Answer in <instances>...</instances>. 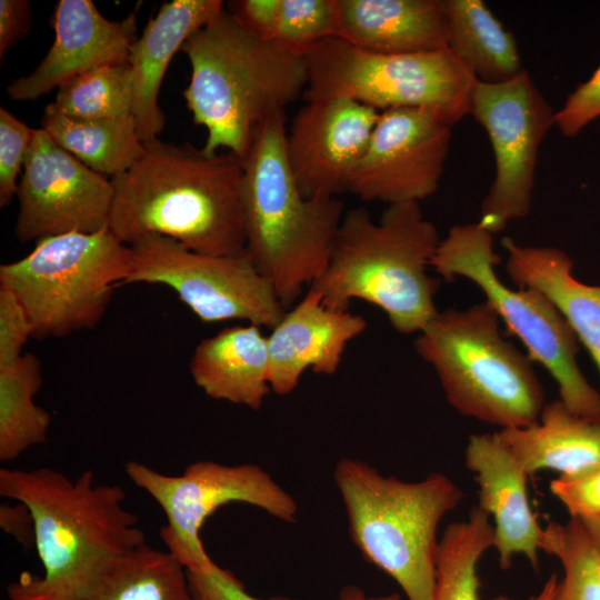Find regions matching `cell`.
I'll return each mask as SVG.
<instances>
[{"label":"cell","mask_w":600,"mask_h":600,"mask_svg":"<svg viewBox=\"0 0 600 600\" xmlns=\"http://www.w3.org/2000/svg\"><path fill=\"white\" fill-rule=\"evenodd\" d=\"M0 494L29 509L43 568L11 582L9 600H87L117 558L146 543L124 491L97 483L91 470L72 480L50 468H2Z\"/></svg>","instance_id":"6da1fadb"},{"label":"cell","mask_w":600,"mask_h":600,"mask_svg":"<svg viewBox=\"0 0 600 600\" xmlns=\"http://www.w3.org/2000/svg\"><path fill=\"white\" fill-rule=\"evenodd\" d=\"M243 161L189 143H144L136 163L113 178L109 230L123 243L151 234L210 256L244 252Z\"/></svg>","instance_id":"7a4b0ae2"},{"label":"cell","mask_w":600,"mask_h":600,"mask_svg":"<svg viewBox=\"0 0 600 600\" xmlns=\"http://www.w3.org/2000/svg\"><path fill=\"white\" fill-rule=\"evenodd\" d=\"M191 77L182 96L203 126V151L221 148L242 161L260 126L296 101L308 82L304 56L244 29L227 10L183 43Z\"/></svg>","instance_id":"3957f363"},{"label":"cell","mask_w":600,"mask_h":600,"mask_svg":"<svg viewBox=\"0 0 600 600\" xmlns=\"http://www.w3.org/2000/svg\"><path fill=\"white\" fill-rule=\"evenodd\" d=\"M419 202L387 206L378 221L363 208L347 211L324 272L309 289L334 310L352 300L381 309L402 334L419 333L437 314L439 280L428 267L439 246Z\"/></svg>","instance_id":"277c9868"},{"label":"cell","mask_w":600,"mask_h":600,"mask_svg":"<svg viewBox=\"0 0 600 600\" xmlns=\"http://www.w3.org/2000/svg\"><path fill=\"white\" fill-rule=\"evenodd\" d=\"M283 111L258 129L243 160L244 252L287 309L327 269L346 213L338 197L306 198L286 158Z\"/></svg>","instance_id":"5b68a950"},{"label":"cell","mask_w":600,"mask_h":600,"mask_svg":"<svg viewBox=\"0 0 600 600\" xmlns=\"http://www.w3.org/2000/svg\"><path fill=\"white\" fill-rule=\"evenodd\" d=\"M333 478L363 558L390 576L408 600H433L438 527L463 499L462 490L440 472L408 482L350 458L338 461Z\"/></svg>","instance_id":"8992f818"},{"label":"cell","mask_w":600,"mask_h":600,"mask_svg":"<svg viewBox=\"0 0 600 600\" xmlns=\"http://www.w3.org/2000/svg\"><path fill=\"white\" fill-rule=\"evenodd\" d=\"M414 348L459 413L501 429L538 421L544 396L532 360L503 338L500 319L486 301L438 311Z\"/></svg>","instance_id":"52a82bcc"},{"label":"cell","mask_w":600,"mask_h":600,"mask_svg":"<svg viewBox=\"0 0 600 600\" xmlns=\"http://www.w3.org/2000/svg\"><path fill=\"white\" fill-rule=\"evenodd\" d=\"M130 263V247L110 230L67 232L39 239L26 257L1 264L0 286L22 302L34 338H60L101 321Z\"/></svg>","instance_id":"ba28073f"},{"label":"cell","mask_w":600,"mask_h":600,"mask_svg":"<svg viewBox=\"0 0 600 600\" xmlns=\"http://www.w3.org/2000/svg\"><path fill=\"white\" fill-rule=\"evenodd\" d=\"M493 233L478 222L457 224L440 240L430 267L446 281L473 282L500 321L526 347L529 358L554 379L559 400L572 412L600 421V392L584 378L577 361L578 339L554 303L534 288H509L496 267Z\"/></svg>","instance_id":"9c48e42d"},{"label":"cell","mask_w":600,"mask_h":600,"mask_svg":"<svg viewBox=\"0 0 600 600\" xmlns=\"http://www.w3.org/2000/svg\"><path fill=\"white\" fill-rule=\"evenodd\" d=\"M304 60L306 102L347 98L380 112L429 109L452 127L470 114L478 82L448 48L384 54L332 37L314 46Z\"/></svg>","instance_id":"30bf717a"},{"label":"cell","mask_w":600,"mask_h":600,"mask_svg":"<svg viewBox=\"0 0 600 600\" xmlns=\"http://www.w3.org/2000/svg\"><path fill=\"white\" fill-rule=\"evenodd\" d=\"M124 471L163 510L167 522L160 537L188 571H207L216 566L200 532L206 520L223 506L248 503L288 523L298 517L293 497L253 463L227 466L200 460L187 466L181 474L169 476L139 461H128Z\"/></svg>","instance_id":"8fae6325"},{"label":"cell","mask_w":600,"mask_h":600,"mask_svg":"<svg viewBox=\"0 0 600 600\" xmlns=\"http://www.w3.org/2000/svg\"><path fill=\"white\" fill-rule=\"evenodd\" d=\"M129 247L131 263L126 283L171 288L202 322L244 320L272 329L287 311L246 252L203 254L158 234Z\"/></svg>","instance_id":"7c38bea8"},{"label":"cell","mask_w":600,"mask_h":600,"mask_svg":"<svg viewBox=\"0 0 600 600\" xmlns=\"http://www.w3.org/2000/svg\"><path fill=\"white\" fill-rule=\"evenodd\" d=\"M470 114L486 130L494 157V179L478 223L491 233L528 216L539 148L554 126L550 103L523 70L496 84L477 82Z\"/></svg>","instance_id":"4fadbf2b"},{"label":"cell","mask_w":600,"mask_h":600,"mask_svg":"<svg viewBox=\"0 0 600 600\" xmlns=\"http://www.w3.org/2000/svg\"><path fill=\"white\" fill-rule=\"evenodd\" d=\"M14 233L21 242L67 232L109 230L111 179L34 130L17 191Z\"/></svg>","instance_id":"5bb4252c"},{"label":"cell","mask_w":600,"mask_h":600,"mask_svg":"<svg viewBox=\"0 0 600 600\" xmlns=\"http://www.w3.org/2000/svg\"><path fill=\"white\" fill-rule=\"evenodd\" d=\"M451 138L452 126L432 110L381 111L348 191L388 206L420 202L438 189Z\"/></svg>","instance_id":"9a60e30c"},{"label":"cell","mask_w":600,"mask_h":600,"mask_svg":"<svg viewBox=\"0 0 600 600\" xmlns=\"http://www.w3.org/2000/svg\"><path fill=\"white\" fill-rule=\"evenodd\" d=\"M380 111L347 98L307 101L286 134V158L302 196L331 198L348 191Z\"/></svg>","instance_id":"2e32d148"},{"label":"cell","mask_w":600,"mask_h":600,"mask_svg":"<svg viewBox=\"0 0 600 600\" xmlns=\"http://www.w3.org/2000/svg\"><path fill=\"white\" fill-rule=\"evenodd\" d=\"M51 22L52 46L31 73L7 86L10 99L36 100L92 69L128 63L138 39L137 11L112 21L91 0H60Z\"/></svg>","instance_id":"e0dca14e"},{"label":"cell","mask_w":600,"mask_h":600,"mask_svg":"<svg viewBox=\"0 0 600 600\" xmlns=\"http://www.w3.org/2000/svg\"><path fill=\"white\" fill-rule=\"evenodd\" d=\"M366 329L362 316L330 309L317 291L308 289L267 337L271 392L291 393L308 369L336 373L348 343Z\"/></svg>","instance_id":"ac0fdd59"},{"label":"cell","mask_w":600,"mask_h":600,"mask_svg":"<svg viewBox=\"0 0 600 600\" xmlns=\"http://www.w3.org/2000/svg\"><path fill=\"white\" fill-rule=\"evenodd\" d=\"M464 458L479 488V507L493 519V548L501 569H508L512 558L522 554L537 570L543 528L529 503V476L498 432L471 434Z\"/></svg>","instance_id":"d6986e66"},{"label":"cell","mask_w":600,"mask_h":600,"mask_svg":"<svg viewBox=\"0 0 600 600\" xmlns=\"http://www.w3.org/2000/svg\"><path fill=\"white\" fill-rule=\"evenodd\" d=\"M220 0L164 2L134 41L128 63L133 76V117L143 143L158 139L164 114L158 103L167 68L186 40L223 11Z\"/></svg>","instance_id":"ffe728a7"},{"label":"cell","mask_w":600,"mask_h":600,"mask_svg":"<svg viewBox=\"0 0 600 600\" xmlns=\"http://www.w3.org/2000/svg\"><path fill=\"white\" fill-rule=\"evenodd\" d=\"M336 38L366 51L401 54L448 48L443 0H337Z\"/></svg>","instance_id":"44dd1931"},{"label":"cell","mask_w":600,"mask_h":600,"mask_svg":"<svg viewBox=\"0 0 600 600\" xmlns=\"http://www.w3.org/2000/svg\"><path fill=\"white\" fill-rule=\"evenodd\" d=\"M190 373L208 397L258 410L271 392L267 337L251 323L224 328L198 343Z\"/></svg>","instance_id":"7402d4cb"},{"label":"cell","mask_w":600,"mask_h":600,"mask_svg":"<svg viewBox=\"0 0 600 600\" xmlns=\"http://www.w3.org/2000/svg\"><path fill=\"white\" fill-rule=\"evenodd\" d=\"M508 253L506 269L518 288L543 292L587 348L600 373V286L581 282L572 273V260L556 247L520 246L501 240Z\"/></svg>","instance_id":"603a6c76"},{"label":"cell","mask_w":600,"mask_h":600,"mask_svg":"<svg viewBox=\"0 0 600 600\" xmlns=\"http://www.w3.org/2000/svg\"><path fill=\"white\" fill-rule=\"evenodd\" d=\"M498 434L528 476L540 470L572 476L600 464V421L572 412L559 399L544 404L534 423Z\"/></svg>","instance_id":"cb8c5ba5"},{"label":"cell","mask_w":600,"mask_h":600,"mask_svg":"<svg viewBox=\"0 0 600 600\" xmlns=\"http://www.w3.org/2000/svg\"><path fill=\"white\" fill-rule=\"evenodd\" d=\"M447 46L479 82L496 84L524 69L513 34L482 0H443Z\"/></svg>","instance_id":"d4e9b609"},{"label":"cell","mask_w":600,"mask_h":600,"mask_svg":"<svg viewBox=\"0 0 600 600\" xmlns=\"http://www.w3.org/2000/svg\"><path fill=\"white\" fill-rule=\"evenodd\" d=\"M41 129L87 167L110 179L130 169L144 151L133 114L104 119L76 118L49 103Z\"/></svg>","instance_id":"484cf974"},{"label":"cell","mask_w":600,"mask_h":600,"mask_svg":"<svg viewBox=\"0 0 600 600\" xmlns=\"http://www.w3.org/2000/svg\"><path fill=\"white\" fill-rule=\"evenodd\" d=\"M87 600H192L187 569L147 543L117 558Z\"/></svg>","instance_id":"4316f807"},{"label":"cell","mask_w":600,"mask_h":600,"mask_svg":"<svg viewBox=\"0 0 600 600\" xmlns=\"http://www.w3.org/2000/svg\"><path fill=\"white\" fill-rule=\"evenodd\" d=\"M41 384V363L33 353H23L16 364L0 370L1 462L46 442L51 416L34 402Z\"/></svg>","instance_id":"83f0119b"},{"label":"cell","mask_w":600,"mask_h":600,"mask_svg":"<svg viewBox=\"0 0 600 600\" xmlns=\"http://www.w3.org/2000/svg\"><path fill=\"white\" fill-rule=\"evenodd\" d=\"M493 537L490 517L479 506L446 528L436 556L433 600H480L477 567L493 548Z\"/></svg>","instance_id":"f1b7e54d"},{"label":"cell","mask_w":600,"mask_h":600,"mask_svg":"<svg viewBox=\"0 0 600 600\" xmlns=\"http://www.w3.org/2000/svg\"><path fill=\"white\" fill-rule=\"evenodd\" d=\"M133 76L129 63L103 66L64 82L53 107L86 119L122 118L133 114Z\"/></svg>","instance_id":"f546056e"},{"label":"cell","mask_w":600,"mask_h":600,"mask_svg":"<svg viewBox=\"0 0 600 600\" xmlns=\"http://www.w3.org/2000/svg\"><path fill=\"white\" fill-rule=\"evenodd\" d=\"M540 550L556 557L563 569L552 600H600V551L580 520L548 521Z\"/></svg>","instance_id":"4dcf8cb0"},{"label":"cell","mask_w":600,"mask_h":600,"mask_svg":"<svg viewBox=\"0 0 600 600\" xmlns=\"http://www.w3.org/2000/svg\"><path fill=\"white\" fill-rule=\"evenodd\" d=\"M337 0H281L274 42L306 56L314 46L336 37Z\"/></svg>","instance_id":"1f68e13d"},{"label":"cell","mask_w":600,"mask_h":600,"mask_svg":"<svg viewBox=\"0 0 600 600\" xmlns=\"http://www.w3.org/2000/svg\"><path fill=\"white\" fill-rule=\"evenodd\" d=\"M36 129L29 128L9 110L0 108V207L17 194V181L26 161Z\"/></svg>","instance_id":"d6a6232c"},{"label":"cell","mask_w":600,"mask_h":600,"mask_svg":"<svg viewBox=\"0 0 600 600\" xmlns=\"http://www.w3.org/2000/svg\"><path fill=\"white\" fill-rule=\"evenodd\" d=\"M549 487L571 519L600 518V464L577 474L559 476Z\"/></svg>","instance_id":"836d02e7"},{"label":"cell","mask_w":600,"mask_h":600,"mask_svg":"<svg viewBox=\"0 0 600 600\" xmlns=\"http://www.w3.org/2000/svg\"><path fill=\"white\" fill-rule=\"evenodd\" d=\"M33 337V326L19 298L0 286V370L16 364L22 348Z\"/></svg>","instance_id":"e575fe53"},{"label":"cell","mask_w":600,"mask_h":600,"mask_svg":"<svg viewBox=\"0 0 600 600\" xmlns=\"http://www.w3.org/2000/svg\"><path fill=\"white\" fill-rule=\"evenodd\" d=\"M600 117V64L592 76L580 83L556 111L554 126L566 138H573Z\"/></svg>","instance_id":"d590c367"},{"label":"cell","mask_w":600,"mask_h":600,"mask_svg":"<svg viewBox=\"0 0 600 600\" xmlns=\"http://www.w3.org/2000/svg\"><path fill=\"white\" fill-rule=\"evenodd\" d=\"M187 574L192 600H298L283 596L254 598L232 572L218 564L207 571L187 570Z\"/></svg>","instance_id":"8d00e7d4"},{"label":"cell","mask_w":600,"mask_h":600,"mask_svg":"<svg viewBox=\"0 0 600 600\" xmlns=\"http://www.w3.org/2000/svg\"><path fill=\"white\" fill-rule=\"evenodd\" d=\"M281 0H241L230 6L229 12L253 36L274 41Z\"/></svg>","instance_id":"74e56055"},{"label":"cell","mask_w":600,"mask_h":600,"mask_svg":"<svg viewBox=\"0 0 600 600\" xmlns=\"http://www.w3.org/2000/svg\"><path fill=\"white\" fill-rule=\"evenodd\" d=\"M32 27L31 6L28 0H0V59L26 37Z\"/></svg>","instance_id":"f35d334b"},{"label":"cell","mask_w":600,"mask_h":600,"mask_svg":"<svg viewBox=\"0 0 600 600\" xmlns=\"http://www.w3.org/2000/svg\"><path fill=\"white\" fill-rule=\"evenodd\" d=\"M17 502V501H16ZM0 527L6 533L13 536L22 544L33 543V519L29 509L20 502L2 503L0 507Z\"/></svg>","instance_id":"ab89813d"},{"label":"cell","mask_w":600,"mask_h":600,"mask_svg":"<svg viewBox=\"0 0 600 600\" xmlns=\"http://www.w3.org/2000/svg\"><path fill=\"white\" fill-rule=\"evenodd\" d=\"M334 600H402V599L397 593L378 596V597L368 596L361 588L354 584H349V586H344L340 590V592L338 593Z\"/></svg>","instance_id":"60d3db41"},{"label":"cell","mask_w":600,"mask_h":600,"mask_svg":"<svg viewBox=\"0 0 600 600\" xmlns=\"http://www.w3.org/2000/svg\"><path fill=\"white\" fill-rule=\"evenodd\" d=\"M557 586H558V578L556 574H552L546 581L540 592L533 598H530L529 600H552ZM493 600H516V599H511L506 596H498Z\"/></svg>","instance_id":"b9f144b4"},{"label":"cell","mask_w":600,"mask_h":600,"mask_svg":"<svg viewBox=\"0 0 600 600\" xmlns=\"http://www.w3.org/2000/svg\"><path fill=\"white\" fill-rule=\"evenodd\" d=\"M591 540L600 551V518L580 520Z\"/></svg>","instance_id":"7bdbcfd3"}]
</instances>
